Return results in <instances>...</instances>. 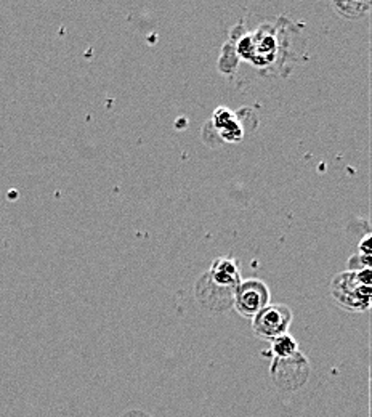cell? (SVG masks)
Returning <instances> with one entry per match:
<instances>
[{
	"mask_svg": "<svg viewBox=\"0 0 372 417\" xmlns=\"http://www.w3.org/2000/svg\"><path fill=\"white\" fill-rule=\"evenodd\" d=\"M209 124L215 128L218 137L225 142H237L244 135V130H242V126L237 121L236 114L226 108L215 109Z\"/></svg>",
	"mask_w": 372,
	"mask_h": 417,
	"instance_id": "cell-6",
	"label": "cell"
},
{
	"mask_svg": "<svg viewBox=\"0 0 372 417\" xmlns=\"http://www.w3.org/2000/svg\"><path fill=\"white\" fill-rule=\"evenodd\" d=\"M196 299L206 310L220 313L231 309L235 302L236 289L222 286L212 280V278L204 273L196 282Z\"/></svg>",
	"mask_w": 372,
	"mask_h": 417,
	"instance_id": "cell-5",
	"label": "cell"
},
{
	"mask_svg": "<svg viewBox=\"0 0 372 417\" xmlns=\"http://www.w3.org/2000/svg\"><path fill=\"white\" fill-rule=\"evenodd\" d=\"M335 8L339 10L340 14L346 18H361L371 10V2H355V0H346V2H335Z\"/></svg>",
	"mask_w": 372,
	"mask_h": 417,
	"instance_id": "cell-8",
	"label": "cell"
},
{
	"mask_svg": "<svg viewBox=\"0 0 372 417\" xmlns=\"http://www.w3.org/2000/svg\"><path fill=\"white\" fill-rule=\"evenodd\" d=\"M270 377L277 390H300L310 377V361L300 350L289 358H273L270 365Z\"/></svg>",
	"mask_w": 372,
	"mask_h": 417,
	"instance_id": "cell-2",
	"label": "cell"
},
{
	"mask_svg": "<svg viewBox=\"0 0 372 417\" xmlns=\"http://www.w3.org/2000/svg\"><path fill=\"white\" fill-rule=\"evenodd\" d=\"M252 329L260 339L271 342L286 332L292 324V311L287 305L268 304L252 318Z\"/></svg>",
	"mask_w": 372,
	"mask_h": 417,
	"instance_id": "cell-3",
	"label": "cell"
},
{
	"mask_svg": "<svg viewBox=\"0 0 372 417\" xmlns=\"http://www.w3.org/2000/svg\"><path fill=\"white\" fill-rule=\"evenodd\" d=\"M335 302L349 311H366L371 307V268L342 271L331 282Z\"/></svg>",
	"mask_w": 372,
	"mask_h": 417,
	"instance_id": "cell-1",
	"label": "cell"
},
{
	"mask_svg": "<svg viewBox=\"0 0 372 417\" xmlns=\"http://www.w3.org/2000/svg\"><path fill=\"white\" fill-rule=\"evenodd\" d=\"M371 233H366L363 240H361L360 242V254L361 255H366V257H371Z\"/></svg>",
	"mask_w": 372,
	"mask_h": 417,
	"instance_id": "cell-9",
	"label": "cell"
},
{
	"mask_svg": "<svg viewBox=\"0 0 372 417\" xmlns=\"http://www.w3.org/2000/svg\"><path fill=\"white\" fill-rule=\"evenodd\" d=\"M297 351H299V344H297V340L289 334V332H286V334H282L271 340V349H270L271 360L289 358V356L295 355Z\"/></svg>",
	"mask_w": 372,
	"mask_h": 417,
	"instance_id": "cell-7",
	"label": "cell"
},
{
	"mask_svg": "<svg viewBox=\"0 0 372 417\" xmlns=\"http://www.w3.org/2000/svg\"><path fill=\"white\" fill-rule=\"evenodd\" d=\"M270 304V289L262 280L241 281L235 292L233 307L241 316L254 318L257 313Z\"/></svg>",
	"mask_w": 372,
	"mask_h": 417,
	"instance_id": "cell-4",
	"label": "cell"
}]
</instances>
